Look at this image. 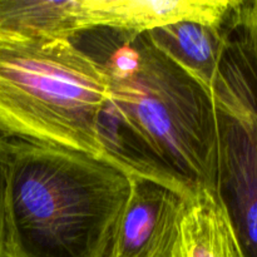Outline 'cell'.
Listing matches in <instances>:
<instances>
[{
  "label": "cell",
  "mask_w": 257,
  "mask_h": 257,
  "mask_svg": "<svg viewBox=\"0 0 257 257\" xmlns=\"http://www.w3.org/2000/svg\"><path fill=\"white\" fill-rule=\"evenodd\" d=\"M95 60L108 97L98 133L105 157L183 195L215 191L217 120L211 89L158 50L147 32H110Z\"/></svg>",
  "instance_id": "6da1fadb"
},
{
  "label": "cell",
  "mask_w": 257,
  "mask_h": 257,
  "mask_svg": "<svg viewBox=\"0 0 257 257\" xmlns=\"http://www.w3.org/2000/svg\"><path fill=\"white\" fill-rule=\"evenodd\" d=\"M130 192L110 160L15 141L4 257H110Z\"/></svg>",
  "instance_id": "7a4b0ae2"
},
{
  "label": "cell",
  "mask_w": 257,
  "mask_h": 257,
  "mask_svg": "<svg viewBox=\"0 0 257 257\" xmlns=\"http://www.w3.org/2000/svg\"><path fill=\"white\" fill-rule=\"evenodd\" d=\"M102 64L70 39L0 32V133L105 158Z\"/></svg>",
  "instance_id": "3957f363"
},
{
  "label": "cell",
  "mask_w": 257,
  "mask_h": 257,
  "mask_svg": "<svg viewBox=\"0 0 257 257\" xmlns=\"http://www.w3.org/2000/svg\"><path fill=\"white\" fill-rule=\"evenodd\" d=\"M217 120L215 193L243 257H257V0H241L211 87Z\"/></svg>",
  "instance_id": "277c9868"
},
{
  "label": "cell",
  "mask_w": 257,
  "mask_h": 257,
  "mask_svg": "<svg viewBox=\"0 0 257 257\" xmlns=\"http://www.w3.org/2000/svg\"><path fill=\"white\" fill-rule=\"evenodd\" d=\"M130 175V197L110 257H171L188 196Z\"/></svg>",
  "instance_id": "5b68a950"
},
{
  "label": "cell",
  "mask_w": 257,
  "mask_h": 257,
  "mask_svg": "<svg viewBox=\"0 0 257 257\" xmlns=\"http://www.w3.org/2000/svg\"><path fill=\"white\" fill-rule=\"evenodd\" d=\"M237 0H80L82 32L108 28L138 35L183 20L220 23Z\"/></svg>",
  "instance_id": "8992f818"
},
{
  "label": "cell",
  "mask_w": 257,
  "mask_h": 257,
  "mask_svg": "<svg viewBox=\"0 0 257 257\" xmlns=\"http://www.w3.org/2000/svg\"><path fill=\"white\" fill-rule=\"evenodd\" d=\"M240 0L220 23L183 20L147 32L152 44L188 74L211 89Z\"/></svg>",
  "instance_id": "52a82bcc"
},
{
  "label": "cell",
  "mask_w": 257,
  "mask_h": 257,
  "mask_svg": "<svg viewBox=\"0 0 257 257\" xmlns=\"http://www.w3.org/2000/svg\"><path fill=\"white\" fill-rule=\"evenodd\" d=\"M171 257H243L215 191L198 190L187 198Z\"/></svg>",
  "instance_id": "ba28073f"
},
{
  "label": "cell",
  "mask_w": 257,
  "mask_h": 257,
  "mask_svg": "<svg viewBox=\"0 0 257 257\" xmlns=\"http://www.w3.org/2000/svg\"><path fill=\"white\" fill-rule=\"evenodd\" d=\"M80 0H0V32L70 39L82 32Z\"/></svg>",
  "instance_id": "9c48e42d"
},
{
  "label": "cell",
  "mask_w": 257,
  "mask_h": 257,
  "mask_svg": "<svg viewBox=\"0 0 257 257\" xmlns=\"http://www.w3.org/2000/svg\"><path fill=\"white\" fill-rule=\"evenodd\" d=\"M14 147L15 141H12V138H8L7 136L0 133V257H4L5 210Z\"/></svg>",
  "instance_id": "30bf717a"
}]
</instances>
